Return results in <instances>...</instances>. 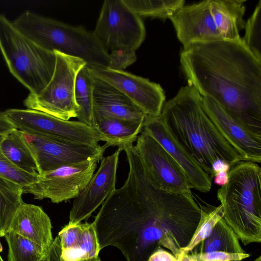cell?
<instances>
[{"instance_id": "4fadbf2b", "label": "cell", "mask_w": 261, "mask_h": 261, "mask_svg": "<svg viewBox=\"0 0 261 261\" xmlns=\"http://www.w3.org/2000/svg\"><path fill=\"white\" fill-rule=\"evenodd\" d=\"M88 68L94 77L118 89L146 115H160L166 97L160 84L123 70H114L100 66Z\"/></svg>"}, {"instance_id": "7402d4cb", "label": "cell", "mask_w": 261, "mask_h": 261, "mask_svg": "<svg viewBox=\"0 0 261 261\" xmlns=\"http://www.w3.org/2000/svg\"><path fill=\"white\" fill-rule=\"evenodd\" d=\"M144 122L102 117L95 120L94 127L103 136L109 147L117 146L122 149L137 140L143 129Z\"/></svg>"}, {"instance_id": "ac0fdd59", "label": "cell", "mask_w": 261, "mask_h": 261, "mask_svg": "<svg viewBox=\"0 0 261 261\" xmlns=\"http://www.w3.org/2000/svg\"><path fill=\"white\" fill-rule=\"evenodd\" d=\"M93 110L94 121L100 117H109L133 121H144L147 116L118 89L94 77Z\"/></svg>"}, {"instance_id": "d4e9b609", "label": "cell", "mask_w": 261, "mask_h": 261, "mask_svg": "<svg viewBox=\"0 0 261 261\" xmlns=\"http://www.w3.org/2000/svg\"><path fill=\"white\" fill-rule=\"evenodd\" d=\"M94 77L86 65L78 72L75 85L74 99L78 108V121L94 127L93 110Z\"/></svg>"}, {"instance_id": "f35d334b", "label": "cell", "mask_w": 261, "mask_h": 261, "mask_svg": "<svg viewBox=\"0 0 261 261\" xmlns=\"http://www.w3.org/2000/svg\"><path fill=\"white\" fill-rule=\"evenodd\" d=\"M40 261H48V257H47V253L46 254L45 256Z\"/></svg>"}, {"instance_id": "9a60e30c", "label": "cell", "mask_w": 261, "mask_h": 261, "mask_svg": "<svg viewBox=\"0 0 261 261\" xmlns=\"http://www.w3.org/2000/svg\"><path fill=\"white\" fill-rule=\"evenodd\" d=\"M202 101L207 115L242 161L260 163L261 137L247 129L211 99L202 97Z\"/></svg>"}, {"instance_id": "30bf717a", "label": "cell", "mask_w": 261, "mask_h": 261, "mask_svg": "<svg viewBox=\"0 0 261 261\" xmlns=\"http://www.w3.org/2000/svg\"><path fill=\"white\" fill-rule=\"evenodd\" d=\"M99 161L91 159L60 167L40 175L23 189L35 199L48 198L59 203L77 197L94 174Z\"/></svg>"}, {"instance_id": "8d00e7d4", "label": "cell", "mask_w": 261, "mask_h": 261, "mask_svg": "<svg viewBox=\"0 0 261 261\" xmlns=\"http://www.w3.org/2000/svg\"><path fill=\"white\" fill-rule=\"evenodd\" d=\"M228 172L221 171L215 174L213 177L215 184L221 187L225 185L228 180Z\"/></svg>"}, {"instance_id": "836d02e7", "label": "cell", "mask_w": 261, "mask_h": 261, "mask_svg": "<svg viewBox=\"0 0 261 261\" xmlns=\"http://www.w3.org/2000/svg\"><path fill=\"white\" fill-rule=\"evenodd\" d=\"M60 241L58 236L54 239L47 252L48 261H61ZM80 261H101L99 256L93 258Z\"/></svg>"}, {"instance_id": "4316f807", "label": "cell", "mask_w": 261, "mask_h": 261, "mask_svg": "<svg viewBox=\"0 0 261 261\" xmlns=\"http://www.w3.org/2000/svg\"><path fill=\"white\" fill-rule=\"evenodd\" d=\"M137 15L145 17L170 19L185 5L184 0H123Z\"/></svg>"}, {"instance_id": "60d3db41", "label": "cell", "mask_w": 261, "mask_h": 261, "mask_svg": "<svg viewBox=\"0 0 261 261\" xmlns=\"http://www.w3.org/2000/svg\"><path fill=\"white\" fill-rule=\"evenodd\" d=\"M253 261H261V256L259 255L258 257L255 258Z\"/></svg>"}, {"instance_id": "e0dca14e", "label": "cell", "mask_w": 261, "mask_h": 261, "mask_svg": "<svg viewBox=\"0 0 261 261\" xmlns=\"http://www.w3.org/2000/svg\"><path fill=\"white\" fill-rule=\"evenodd\" d=\"M185 47L198 42L221 39L210 9V0L184 6L170 18Z\"/></svg>"}, {"instance_id": "d6986e66", "label": "cell", "mask_w": 261, "mask_h": 261, "mask_svg": "<svg viewBox=\"0 0 261 261\" xmlns=\"http://www.w3.org/2000/svg\"><path fill=\"white\" fill-rule=\"evenodd\" d=\"M61 261H80L99 256L101 250L93 223L68 224L58 236Z\"/></svg>"}, {"instance_id": "7a4b0ae2", "label": "cell", "mask_w": 261, "mask_h": 261, "mask_svg": "<svg viewBox=\"0 0 261 261\" xmlns=\"http://www.w3.org/2000/svg\"><path fill=\"white\" fill-rule=\"evenodd\" d=\"M126 158V179L102 203L93 223L101 250L114 246L127 261H147L159 248L168 247L173 217L153 189L138 156L128 153Z\"/></svg>"}, {"instance_id": "f546056e", "label": "cell", "mask_w": 261, "mask_h": 261, "mask_svg": "<svg viewBox=\"0 0 261 261\" xmlns=\"http://www.w3.org/2000/svg\"><path fill=\"white\" fill-rule=\"evenodd\" d=\"M242 41L255 58L261 62V0L245 22Z\"/></svg>"}, {"instance_id": "484cf974", "label": "cell", "mask_w": 261, "mask_h": 261, "mask_svg": "<svg viewBox=\"0 0 261 261\" xmlns=\"http://www.w3.org/2000/svg\"><path fill=\"white\" fill-rule=\"evenodd\" d=\"M22 194L21 187L0 176V238L8 232L17 209L23 202Z\"/></svg>"}, {"instance_id": "ba28073f", "label": "cell", "mask_w": 261, "mask_h": 261, "mask_svg": "<svg viewBox=\"0 0 261 261\" xmlns=\"http://www.w3.org/2000/svg\"><path fill=\"white\" fill-rule=\"evenodd\" d=\"M4 113L15 129L27 134L71 143L97 145L104 141L95 127L79 121L64 120L29 109H9Z\"/></svg>"}, {"instance_id": "2e32d148", "label": "cell", "mask_w": 261, "mask_h": 261, "mask_svg": "<svg viewBox=\"0 0 261 261\" xmlns=\"http://www.w3.org/2000/svg\"><path fill=\"white\" fill-rule=\"evenodd\" d=\"M151 136L169 153L181 168L191 189L203 193L212 187V178L173 137L160 116H146L143 129Z\"/></svg>"}, {"instance_id": "74e56055", "label": "cell", "mask_w": 261, "mask_h": 261, "mask_svg": "<svg viewBox=\"0 0 261 261\" xmlns=\"http://www.w3.org/2000/svg\"><path fill=\"white\" fill-rule=\"evenodd\" d=\"M178 261H199L197 257L191 253L182 255Z\"/></svg>"}, {"instance_id": "83f0119b", "label": "cell", "mask_w": 261, "mask_h": 261, "mask_svg": "<svg viewBox=\"0 0 261 261\" xmlns=\"http://www.w3.org/2000/svg\"><path fill=\"white\" fill-rule=\"evenodd\" d=\"M8 251L7 261H40L46 252L40 245L12 231L4 236Z\"/></svg>"}, {"instance_id": "4dcf8cb0", "label": "cell", "mask_w": 261, "mask_h": 261, "mask_svg": "<svg viewBox=\"0 0 261 261\" xmlns=\"http://www.w3.org/2000/svg\"><path fill=\"white\" fill-rule=\"evenodd\" d=\"M5 135L0 134V176L23 189L36 180L39 176L32 175L19 169L5 156L1 149V143Z\"/></svg>"}, {"instance_id": "d6a6232c", "label": "cell", "mask_w": 261, "mask_h": 261, "mask_svg": "<svg viewBox=\"0 0 261 261\" xmlns=\"http://www.w3.org/2000/svg\"><path fill=\"white\" fill-rule=\"evenodd\" d=\"M193 255L199 261H241L250 256V254L246 252L239 253L222 251H215Z\"/></svg>"}, {"instance_id": "277c9868", "label": "cell", "mask_w": 261, "mask_h": 261, "mask_svg": "<svg viewBox=\"0 0 261 261\" xmlns=\"http://www.w3.org/2000/svg\"><path fill=\"white\" fill-rule=\"evenodd\" d=\"M222 218L244 245L261 242V168L241 161L231 167L217 191Z\"/></svg>"}, {"instance_id": "8fae6325", "label": "cell", "mask_w": 261, "mask_h": 261, "mask_svg": "<svg viewBox=\"0 0 261 261\" xmlns=\"http://www.w3.org/2000/svg\"><path fill=\"white\" fill-rule=\"evenodd\" d=\"M135 145L152 182L174 193L191 192L183 171L169 153L151 136L142 130Z\"/></svg>"}, {"instance_id": "b9f144b4", "label": "cell", "mask_w": 261, "mask_h": 261, "mask_svg": "<svg viewBox=\"0 0 261 261\" xmlns=\"http://www.w3.org/2000/svg\"></svg>"}, {"instance_id": "5b68a950", "label": "cell", "mask_w": 261, "mask_h": 261, "mask_svg": "<svg viewBox=\"0 0 261 261\" xmlns=\"http://www.w3.org/2000/svg\"><path fill=\"white\" fill-rule=\"evenodd\" d=\"M22 34L42 48L84 61L88 66L107 67L109 53L93 32L27 10L12 21Z\"/></svg>"}, {"instance_id": "f1b7e54d", "label": "cell", "mask_w": 261, "mask_h": 261, "mask_svg": "<svg viewBox=\"0 0 261 261\" xmlns=\"http://www.w3.org/2000/svg\"><path fill=\"white\" fill-rule=\"evenodd\" d=\"M201 215L195 230L188 245L180 249L176 256L177 260L191 251L199 243L205 240L211 233L216 223L223 217L221 204L217 206L199 205Z\"/></svg>"}, {"instance_id": "44dd1931", "label": "cell", "mask_w": 261, "mask_h": 261, "mask_svg": "<svg viewBox=\"0 0 261 261\" xmlns=\"http://www.w3.org/2000/svg\"><path fill=\"white\" fill-rule=\"evenodd\" d=\"M246 0H210V9L215 25L222 39L238 41L240 31L245 28L243 18Z\"/></svg>"}, {"instance_id": "e575fe53", "label": "cell", "mask_w": 261, "mask_h": 261, "mask_svg": "<svg viewBox=\"0 0 261 261\" xmlns=\"http://www.w3.org/2000/svg\"><path fill=\"white\" fill-rule=\"evenodd\" d=\"M147 261H178L175 256L162 247L155 250L149 256Z\"/></svg>"}, {"instance_id": "52a82bcc", "label": "cell", "mask_w": 261, "mask_h": 261, "mask_svg": "<svg viewBox=\"0 0 261 261\" xmlns=\"http://www.w3.org/2000/svg\"><path fill=\"white\" fill-rule=\"evenodd\" d=\"M54 53L56 64L50 81L39 93H29L23 105L26 109L69 120L77 115L74 99L75 81L78 72L87 64L81 59L57 51Z\"/></svg>"}, {"instance_id": "ffe728a7", "label": "cell", "mask_w": 261, "mask_h": 261, "mask_svg": "<svg viewBox=\"0 0 261 261\" xmlns=\"http://www.w3.org/2000/svg\"><path fill=\"white\" fill-rule=\"evenodd\" d=\"M51 229L50 219L40 206L23 202L17 209L8 231L28 239L47 252L54 240Z\"/></svg>"}, {"instance_id": "603a6c76", "label": "cell", "mask_w": 261, "mask_h": 261, "mask_svg": "<svg viewBox=\"0 0 261 261\" xmlns=\"http://www.w3.org/2000/svg\"><path fill=\"white\" fill-rule=\"evenodd\" d=\"M1 149L5 156L16 167L29 174L40 175L34 156L18 130L15 129L4 135Z\"/></svg>"}, {"instance_id": "6da1fadb", "label": "cell", "mask_w": 261, "mask_h": 261, "mask_svg": "<svg viewBox=\"0 0 261 261\" xmlns=\"http://www.w3.org/2000/svg\"><path fill=\"white\" fill-rule=\"evenodd\" d=\"M188 85L261 137V62L242 39L192 43L180 54Z\"/></svg>"}, {"instance_id": "cb8c5ba5", "label": "cell", "mask_w": 261, "mask_h": 261, "mask_svg": "<svg viewBox=\"0 0 261 261\" xmlns=\"http://www.w3.org/2000/svg\"><path fill=\"white\" fill-rule=\"evenodd\" d=\"M222 251L229 253H245L237 234L221 218L215 225L211 233L190 251L193 254Z\"/></svg>"}, {"instance_id": "1f68e13d", "label": "cell", "mask_w": 261, "mask_h": 261, "mask_svg": "<svg viewBox=\"0 0 261 261\" xmlns=\"http://www.w3.org/2000/svg\"><path fill=\"white\" fill-rule=\"evenodd\" d=\"M109 63L107 68L114 70H123L137 60L135 51L129 48H118L109 53Z\"/></svg>"}, {"instance_id": "ab89813d", "label": "cell", "mask_w": 261, "mask_h": 261, "mask_svg": "<svg viewBox=\"0 0 261 261\" xmlns=\"http://www.w3.org/2000/svg\"><path fill=\"white\" fill-rule=\"evenodd\" d=\"M3 250V248H2V245H1V243L0 242V252H2ZM0 261H4V260L3 259L1 254H0Z\"/></svg>"}, {"instance_id": "9c48e42d", "label": "cell", "mask_w": 261, "mask_h": 261, "mask_svg": "<svg viewBox=\"0 0 261 261\" xmlns=\"http://www.w3.org/2000/svg\"><path fill=\"white\" fill-rule=\"evenodd\" d=\"M109 53L125 48L137 50L143 42L146 31L141 18L123 0H105L93 32Z\"/></svg>"}, {"instance_id": "8992f818", "label": "cell", "mask_w": 261, "mask_h": 261, "mask_svg": "<svg viewBox=\"0 0 261 261\" xmlns=\"http://www.w3.org/2000/svg\"><path fill=\"white\" fill-rule=\"evenodd\" d=\"M0 51L11 74L29 91L39 93L50 81L55 67L54 52L38 45L0 14Z\"/></svg>"}, {"instance_id": "d590c367", "label": "cell", "mask_w": 261, "mask_h": 261, "mask_svg": "<svg viewBox=\"0 0 261 261\" xmlns=\"http://www.w3.org/2000/svg\"><path fill=\"white\" fill-rule=\"evenodd\" d=\"M15 129L5 115L4 112L0 111V134H6Z\"/></svg>"}, {"instance_id": "3957f363", "label": "cell", "mask_w": 261, "mask_h": 261, "mask_svg": "<svg viewBox=\"0 0 261 261\" xmlns=\"http://www.w3.org/2000/svg\"><path fill=\"white\" fill-rule=\"evenodd\" d=\"M202 98L193 86L182 87L164 103L160 116L175 140L213 178L243 161L205 112Z\"/></svg>"}, {"instance_id": "5bb4252c", "label": "cell", "mask_w": 261, "mask_h": 261, "mask_svg": "<svg viewBox=\"0 0 261 261\" xmlns=\"http://www.w3.org/2000/svg\"><path fill=\"white\" fill-rule=\"evenodd\" d=\"M122 150L118 148L100 160L98 169L85 189L74 198L69 213V224H78L88 219L116 189L117 170Z\"/></svg>"}, {"instance_id": "7c38bea8", "label": "cell", "mask_w": 261, "mask_h": 261, "mask_svg": "<svg viewBox=\"0 0 261 261\" xmlns=\"http://www.w3.org/2000/svg\"><path fill=\"white\" fill-rule=\"evenodd\" d=\"M19 132L34 156L40 175L91 159L100 161L109 147L106 144L102 146L74 144Z\"/></svg>"}]
</instances>
